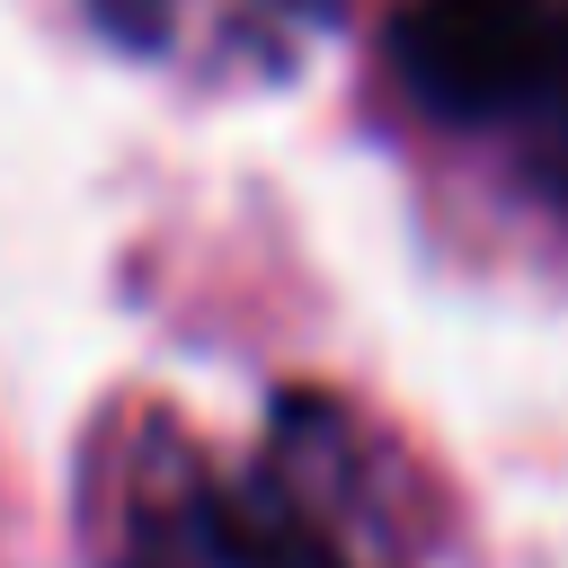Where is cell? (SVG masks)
Instances as JSON below:
<instances>
[{
    "instance_id": "6da1fadb",
    "label": "cell",
    "mask_w": 568,
    "mask_h": 568,
    "mask_svg": "<svg viewBox=\"0 0 568 568\" xmlns=\"http://www.w3.org/2000/svg\"><path fill=\"white\" fill-rule=\"evenodd\" d=\"M373 453L328 390H284L266 408V453L222 470L186 435L151 444L115 488L106 568H373L364 532Z\"/></svg>"
},
{
    "instance_id": "7a4b0ae2",
    "label": "cell",
    "mask_w": 568,
    "mask_h": 568,
    "mask_svg": "<svg viewBox=\"0 0 568 568\" xmlns=\"http://www.w3.org/2000/svg\"><path fill=\"white\" fill-rule=\"evenodd\" d=\"M390 71L435 124L506 142L568 213V0H399Z\"/></svg>"
}]
</instances>
